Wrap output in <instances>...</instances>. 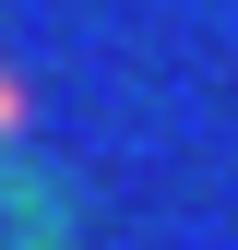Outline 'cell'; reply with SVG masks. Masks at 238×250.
I'll list each match as a JSON object with an SVG mask.
<instances>
[{
	"instance_id": "6da1fadb",
	"label": "cell",
	"mask_w": 238,
	"mask_h": 250,
	"mask_svg": "<svg viewBox=\"0 0 238 250\" xmlns=\"http://www.w3.org/2000/svg\"><path fill=\"white\" fill-rule=\"evenodd\" d=\"M0 131H24V96H12V83H0Z\"/></svg>"
}]
</instances>
